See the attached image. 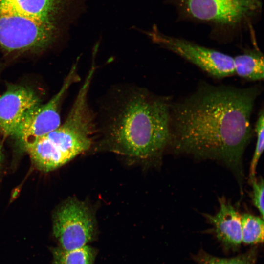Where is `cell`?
I'll list each match as a JSON object with an SVG mask.
<instances>
[{
  "instance_id": "7a4b0ae2",
  "label": "cell",
  "mask_w": 264,
  "mask_h": 264,
  "mask_svg": "<svg viewBox=\"0 0 264 264\" xmlns=\"http://www.w3.org/2000/svg\"><path fill=\"white\" fill-rule=\"evenodd\" d=\"M115 90L96 114L100 145L138 159L158 156L170 143V99L137 86Z\"/></svg>"
},
{
  "instance_id": "e0dca14e",
  "label": "cell",
  "mask_w": 264,
  "mask_h": 264,
  "mask_svg": "<svg viewBox=\"0 0 264 264\" xmlns=\"http://www.w3.org/2000/svg\"><path fill=\"white\" fill-rule=\"evenodd\" d=\"M192 258L198 264H224L223 258L212 255L203 250H199Z\"/></svg>"
},
{
  "instance_id": "9a60e30c",
  "label": "cell",
  "mask_w": 264,
  "mask_h": 264,
  "mask_svg": "<svg viewBox=\"0 0 264 264\" xmlns=\"http://www.w3.org/2000/svg\"><path fill=\"white\" fill-rule=\"evenodd\" d=\"M252 184V200L253 204L259 211L260 215L264 219V180L255 178L251 182Z\"/></svg>"
},
{
  "instance_id": "9c48e42d",
  "label": "cell",
  "mask_w": 264,
  "mask_h": 264,
  "mask_svg": "<svg viewBox=\"0 0 264 264\" xmlns=\"http://www.w3.org/2000/svg\"><path fill=\"white\" fill-rule=\"evenodd\" d=\"M40 104V97L30 87L9 85L0 96V131L12 136L25 113Z\"/></svg>"
},
{
  "instance_id": "5b68a950",
  "label": "cell",
  "mask_w": 264,
  "mask_h": 264,
  "mask_svg": "<svg viewBox=\"0 0 264 264\" xmlns=\"http://www.w3.org/2000/svg\"><path fill=\"white\" fill-rule=\"evenodd\" d=\"M78 58L72 65L59 91L46 104H41L27 111L12 137L25 151L42 137L61 125L60 108L71 86L81 80L78 74Z\"/></svg>"
},
{
  "instance_id": "ac0fdd59",
  "label": "cell",
  "mask_w": 264,
  "mask_h": 264,
  "mask_svg": "<svg viewBox=\"0 0 264 264\" xmlns=\"http://www.w3.org/2000/svg\"><path fill=\"white\" fill-rule=\"evenodd\" d=\"M2 151H1V146H0V166L1 165V161H2Z\"/></svg>"
},
{
  "instance_id": "8fae6325",
  "label": "cell",
  "mask_w": 264,
  "mask_h": 264,
  "mask_svg": "<svg viewBox=\"0 0 264 264\" xmlns=\"http://www.w3.org/2000/svg\"><path fill=\"white\" fill-rule=\"evenodd\" d=\"M235 74L249 81L264 79V56L257 48L233 57Z\"/></svg>"
},
{
  "instance_id": "5bb4252c",
  "label": "cell",
  "mask_w": 264,
  "mask_h": 264,
  "mask_svg": "<svg viewBox=\"0 0 264 264\" xmlns=\"http://www.w3.org/2000/svg\"><path fill=\"white\" fill-rule=\"evenodd\" d=\"M264 110H260L255 127L257 141L254 153L249 169V181L251 182L255 178L256 171L258 162L264 150Z\"/></svg>"
},
{
  "instance_id": "3957f363",
  "label": "cell",
  "mask_w": 264,
  "mask_h": 264,
  "mask_svg": "<svg viewBox=\"0 0 264 264\" xmlns=\"http://www.w3.org/2000/svg\"><path fill=\"white\" fill-rule=\"evenodd\" d=\"M88 0H0V50L38 53L68 35Z\"/></svg>"
},
{
  "instance_id": "2e32d148",
  "label": "cell",
  "mask_w": 264,
  "mask_h": 264,
  "mask_svg": "<svg viewBox=\"0 0 264 264\" xmlns=\"http://www.w3.org/2000/svg\"><path fill=\"white\" fill-rule=\"evenodd\" d=\"M257 256L258 250L255 247L236 256L223 258V263L224 264H255Z\"/></svg>"
},
{
  "instance_id": "277c9868",
  "label": "cell",
  "mask_w": 264,
  "mask_h": 264,
  "mask_svg": "<svg viewBox=\"0 0 264 264\" xmlns=\"http://www.w3.org/2000/svg\"><path fill=\"white\" fill-rule=\"evenodd\" d=\"M90 88L89 82L84 81L65 122L26 150L38 169L53 170L91 146L96 120L88 102Z\"/></svg>"
},
{
  "instance_id": "52a82bcc",
  "label": "cell",
  "mask_w": 264,
  "mask_h": 264,
  "mask_svg": "<svg viewBox=\"0 0 264 264\" xmlns=\"http://www.w3.org/2000/svg\"><path fill=\"white\" fill-rule=\"evenodd\" d=\"M53 232L59 246L71 250L87 245L96 236V226L88 207L76 199H69L59 207L53 221Z\"/></svg>"
},
{
  "instance_id": "4fadbf2b",
  "label": "cell",
  "mask_w": 264,
  "mask_h": 264,
  "mask_svg": "<svg viewBox=\"0 0 264 264\" xmlns=\"http://www.w3.org/2000/svg\"><path fill=\"white\" fill-rule=\"evenodd\" d=\"M263 219L250 213H244L241 216L242 243L253 245L263 243Z\"/></svg>"
},
{
  "instance_id": "6da1fadb",
  "label": "cell",
  "mask_w": 264,
  "mask_h": 264,
  "mask_svg": "<svg viewBox=\"0 0 264 264\" xmlns=\"http://www.w3.org/2000/svg\"><path fill=\"white\" fill-rule=\"evenodd\" d=\"M260 87L238 88L202 83L172 102L170 144L175 150L225 164L241 185L242 158L252 137L251 117Z\"/></svg>"
},
{
  "instance_id": "30bf717a",
  "label": "cell",
  "mask_w": 264,
  "mask_h": 264,
  "mask_svg": "<svg viewBox=\"0 0 264 264\" xmlns=\"http://www.w3.org/2000/svg\"><path fill=\"white\" fill-rule=\"evenodd\" d=\"M219 199L218 211L214 215L206 216L224 249L236 251L242 243L241 216L225 198Z\"/></svg>"
},
{
  "instance_id": "7c38bea8",
  "label": "cell",
  "mask_w": 264,
  "mask_h": 264,
  "mask_svg": "<svg viewBox=\"0 0 264 264\" xmlns=\"http://www.w3.org/2000/svg\"><path fill=\"white\" fill-rule=\"evenodd\" d=\"M51 264H94L97 250L89 246L66 250L59 247H52Z\"/></svg>"
},
{
  "instance_id": "8992f818",
  "label": "cell",
  "mask_w": 264,
  "mask_h": 264,
  "mask_svg": "<svg viewBox=\"0 0 264 264\" xmlns=\"http://www.w3.org/2000/svg\"><path fill=\"white\" fill-rule=\"evenodd\" d=\"M146 35L154 44L181 56L216 78L235 74L233 57L190 41L165 35L155 25L149 31L134 28Z\"/></svg>"
},
{
  "instance_id": "ba28073f",
  "label": "cell",
  "mask_w": 264,
  "mask_h": 264,
  "mask_svg": "<svg viewBox=\"0 0 264 264\" xmlns=\"http://www.w3.org/2000/svg\"><path fill=\"white\" fill-rule=\"evenodd\" d=\"M185 13L201 21L236 25L256 14L262 8L260 0H177Z\"/></svg>"
}]
</instances>
